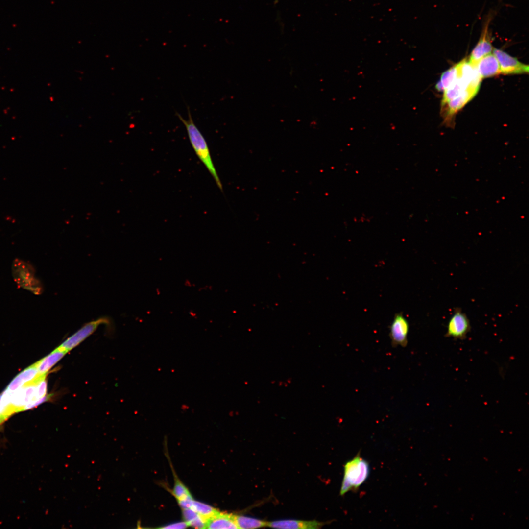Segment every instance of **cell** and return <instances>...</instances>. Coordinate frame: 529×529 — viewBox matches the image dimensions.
<instances>
[{
  "mask_svg": "<svg viewBox=\"0 0 529 529\" xmlns=\"http://www.w3.org/2000/svg\"><path fill=\"white\" fill-rule=\"evenodd\" d=\"M493 52L498 61L501 73L514 74L529 72L528 65L521 63L503 50L493 48Z\"/></svg>",
  "mask_w": 529,
  "mask_h": 529,
  "instance_id": "8992f818",
  "label": "cell"
},
{
  "mask_svg": "<svg viewBox=\"0 0 529 529\" xmlns=\"http://www.w3.org/2000/svg\"><path fill=\"white\" fill-rule=\"evenodd\" d=\"M107 321L106 318H100L87 323L66 339L57 348L68 353L93 333L100 324L107 323Z\"/></svg>",
  "mask_w": 529,
  "mask_h": 529,
  "instance_id": "5b68a950",
  "label": "cell"
},
{
  "mask_svg": "<svg viewBox=\"0 0 529 529\" xmlns=\"http://www.w3.org/2000/svg\"><path fill=\"white\" fill-rule=\"evenodd\" d=\"M187 110V120L184 119L178 112H176V115L185 126L191 144L197 156L212 175L218 187L222 191V185L213 163L206 141L194 123L189 107Z\"/></svg>",
  "mask_w": 529,
  "mask_h": 529,
  "instance_id": "6da1fadb",
  "label": "cell"
},
{
  "mask_svg": "<svg viewBox=\"0 0 529 529\" xmlns=\"http://www.w3.org/2000/svg\"><path fill=\"white\" fill-rule=\"evenodd\" d=\"M1 396H2V394H0V401H1Z\"/></svg>",
  "mask_w": 529,
  "mask_h": 529,
  "instance_id": "cb8c5ba5",
  "label": "cell"
},
{
  "mask_svg": "<svg viewBox=\"0 0 529 529\" xmlns=\"http://www.w3.org/2000/svg\"><path fill=\"white\" fill-rule=\"evenodd\" d=\"M188 524L186 522H178L170 525H168L163 527H161L162 529H183L188 526Z\"/></svg>",
  "mask_w": 529,
  "mask_h": 529,
  "instance_id": "603a6c76",
  "label": "cell"
},
{
  "mask_svg": "<svg viewBox=\"0 0 529 529\" xmlns=\"http://www.w3.org/2000/svg\"><path fill=\"white\" fill-rule=\"evenodd\" d=\"M65 351L56 348L49 355L37 361V375H47L48 371L66 354Z\"/></svg>",
  "mask_w": 529,
  "mask_h": 529,
  "instance_id": "4fadbf2b",
  "label": "cell"
},
{
  "mask_svg": "<svg viewBox=\"0 0 529 529\" xmlns=\"http://www.w3.org/2000/svg\"><path fill=\"white\" fill-rule=\"evenodd\" d=\"M474 66L481 79L501 73L498 61L492 53L481 58Z\"/></svg>",
  "mask_w": 529,
  "mask_h": 529,
  "instance_id": "ba28073f",
  "label": "cell"
},
{
  "mask_svg": "<svg viewBox=\"0 0 529 529\" xmlns=\"http://www.w3.org/2000/svg\"><path fill=\"white\" fill-rule=\"evenodd\" d=\"M37 361L19 373L9 384L6 389L11 392L14 391L25 383L33 380L37 374Z\"/></svg>",
  "mask_w": 529,
  "mask_h": 529,
  "instance_id": "5bb4252c",
  "label": "cell"
},
{
  "mask_svg": "<svg viewBox=\"0 0 529 529\" xmlns=\"http://www.w3.org/2000/svg\"><path fill=\"white\" fill-rule=\"evenodd\" d=\"M206 528L238 529L235 520V515L219 511L207 520Z\"/></svg>",
  "mask_w": 529,
  "mask_h": 529,
  "instance_id": "7c38bea8",
  "label": "cell"
},
{
  "mask_svg": "<svg viewBox=\"0 0 529 529\" xmlns=\"http://www.w3.org/2000/svg\"><path fill=\"white\" fill-rule=\"evenodd\" d=\"M177 501L183 509H190L194 500L192 495H191L183 500Z\"/></svg>",
  "mask_w": 529,
  "mask_h": 529,
  "instance_id": "44dd1931",
  "label": "cell"
},
{
  "mask_svg": "<svg viewBox=\"0 0 529 529\" xmlns=\"http://www.w3.org/2000/svg\"><path fill=\"white\" fill-rule=\"evenodd\" d=\"M173 494L177 500H183L191 495L187 487L177 479H176Z\"/></svg>",
  "mask_w": 529,
  "mask_h": 529,
  "instance_id": "ffe728a7",
  "label": "cell"
},
{
  "mask_svg": "<svg viewBox=\"0 0 529 529\" xmlns=\"http://www.w3.org/2000/svg\"><path fill=\"white\" fill-rule=\"evenodd\" d=\"M325 523L316 520H282L267 522V526L279 529H319Z\"/></svg>",
  "mask_w": 529,
  "mask_h": 529,
  "instance_id": "30bf717a",
  "label": "cell"
},
{
  "mask_svg": "<svg viewBox=\"0 0 529 529\" xmlns=\"http://www.w3.org/2000/svg\"><path fill=\"white\" fill-rule=\"evenodd\" d=\"M344 475L340 495L350 491L357 490L368 479L370 474L368 462L359 454L347 461L344 466Z\"/></svg>",
  "mask_w": 529,
  "mask_h": 529,
  "instance_id": "7a4b0ae2",
  "label": "cell"
},
{
  "mask_svg": "<svg viewBox=\"0 0 529 529\" xmlns=\"http://www.w3.org/2000/svg\"><path fill=\"white\" fill-rule=\"evenodd\" d=\"M51 396V395H46L43 397L39 399V400L36 401L32 404H27L23 409V411L35 407L39 405V404L48 401V399H49Z\"/></svg>",
  "mask_w": 529,
  "mask_h": 529,
  "instance_id": "7402d4cb",
  "label": "cell"
},
{
  "mask_svg": "<svg viewBox=\"0 0 529 529\" xmlns=\"http://www.w3.org/2000/svg\"><path fill=\"white\" fill-rule=\"evenodd\" d=\"M47 383L46 376L42 377L37 384L34 395L31 401L28 404H32L39 399L46 395Z\"/></svg>",
  "mask_w": 529,
  "mask_h": 529,
  "instance_id": "d6986e66",
  "label": "cell"
},
{
  "mask_svg": "<svg viewBox=\"0 0 529 529\" xmlns=\"http://www.w3.org/2000/svg\"><path fill=\"white\" fill-rule=\"evenodd\" d=\"M190 509L201 515L206 521L219 512L218 510L208 505L195 501H193Z\"/></svg>",
  "mask_w": 529,
  "mask_h": 529,
  "instance_id": "e0dca14e",
  "label": "cell"
},
{
  "mask_svg": "<svg viewBox=\"0 0 529 529\" xmlns=\"http://www.w3.org/2000/svg\"><path fill=\"white\" fill-rule=\"evenodd\" d=\"M458 76V70L457 64L442 74L439 81L443 88L444 91L453 83L457 79Z\"/></svg>",
  "mask_w": 529,
  "mask_h": 529,
  "instance_id": "ac0fdd59",
  "label": "cell"
},
{
  "mask_svg": "<svg viewBox=\"0 0 529 529\" xmlns=\"http://www.w3.org/2000/svg\"><path fill=\"white\" fill-rule=\"evenodd\" d=\"M12 273L16 282L20 287L36 294L42 292V287L35 277L34 270L28 264L15 260L13 264Z\"/></svg>",
  "mask_w": 529,
  "mask_h": 529,
  "instance_id": "3957f363",
  "label": "cell"
},
{
  "mask_svg": "<svg viewBox=\"0 0 529 529\" xmlns=\"http://www.w3.org/2000/svg\"><path fill=\"white\" fill-rule=\"evenodd\" d=\"M278 2V0H275V4H276Z\"/></svg>",
  "mask_w": 529,
  "mask_h": 529,
  "instance_id": "d4e9b609",
  "label": "cell"
},
{
  "mask_svg": "<svg viewBox=\"0 0 529 529\" xmlns=\"http://www.w3.org/2000/svg\"><path fill=\"white\" fill-rule=\"evenodd\" d=\"M238 529H253L267 526V522L260 519L241 515H235Z\"/></svg>",
  "mask_w": 529,
  "mask_h": 529,
  "instance_id": "2e32d148",
  "label": "cell"
},
{
  "mask_svg": "<svg viewBox=\"0 0 529 529\" xmlns=\"http://www.w3.org/2000/svg\"><path fill=\"white\" fill-rule=\"evenodd\" d=\"M409 330L408 321L403 313H396L390 325L389 333L393 347L400 346L405 347L407 346Z\"/></svg>",
  "mask_w": 529,
  "mask_h": 529,
  "instance_id": "52a82bcc",
  "label": "cell"
},
{
  "mask_svg": "<svg viewBox=\"0 0 529 529\" xmlns=\"http://www.w3.org/2000/svg\"><path fill=\"white\" fill-rule=\"evenodd\" d=\"M468 84L458 76L457 79L443 92L442 106L457 96L462 91L468 88Z\"/></svg>",
  "mask_w": 529,
  "mask_h": 529,
  "instance_id": "9a60e30c",
  "label": "cell"
},
{
  "mask_svg": "<svg viewBox=\"0 0 529 529\" xmlns=\"http://www.w3.org/2000/svg\"><path fill=\"white\" fill-rule=\"evenodd\" d=\"M471 330L469 318L460 308H457L447 324L445 337L455 339H465Z\"/></svg>",
  "mask_w": 529,
  "mask_h": 529,
  "instance_id": "277c9868",
  "label": "cell"
},
{
  "mask_svg": "<svg viewBox=\"0 0 529 529\" xmlns=\"http://www.w3.org/2000/svg\"><path fill=\"white\" fill-rule=\"evenodd\" d=\"M477 92L478 91L477 90L468 88L462 91L457 96L445 104L444 105H447L446 118H451L455 114L473 98Z\"/></svg>",
  "mask_w": 529,
  "mask_h": 529,
  "instance_id": "8fae6325",
  "label": "cell"
},
{
  "mask_svg": "<svg viewBox=\"0 0 529 529\" xmlns=\"http://www.w3.org/2000/svg\"><path fill=\"white\" fill-rule=\"evenodd\" d=\"M493 48L488 34V26L485 27L478 43L472 50L469 63L474 66L481 58L491 53Z\"/></svg>",
  "mask_w": 529,
  "mask_h": 529,
  "instance_id": "9c48e42d",
  "label": "cell"
}]
</instances>
